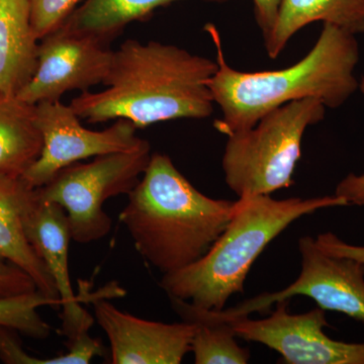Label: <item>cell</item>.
Here are the masks:
<instances>
[{
	"mask_svg": "<svg viewBox=\"0 0 364 364\" xmlns=\"http://www.w3.org/2000/svg\"><path fill=\"white\" fill-rule=\"evenodd\" d=\"M217 70V61L177 46L127 40L114 51L105 90L81 92L70 107L90 123L124 119L136 128L205 119L214 112L208 83Z\"/></svg>",
	"mask_w": 364,
	"mask_h": 364,
	"instance_id": "1",
	"label": "cell"
},
{
	"mask_svg": "<svg viewBox=\"0 0 364 364\" xmlns=\"http://www.w3.org/2000/svg\"><path fill=\"white\" fill-rule=\"evenodd\" d=\"M205 31L217 53L218 70L208 86L223 117L215 128L230 136L248 130L282 105L316 98L329 109H337L358 90L354 71L359 61L355 35L331 23H324L320 37L301 61L280 70L241 72L225 60L221 36L213 23Z\"/></svg>",
	"mask_w": 364,
	"mask_h": 364,
	"instance_id": "2",
	"label": "cell"
},
{
	"mask_svg": "<svg viewBox=\"0 0 364 364\" xmlns=\"http://www.w3.org/2000/svg\"><path fill=\"white\" fill-rule=\"evenodd\" d=\"M236 203L203 195L171 158L154 153L119 219L141 257L167 274L208 253L231 222Z\"/></svg>",
	"mask_w": 364,
	"mask_h": 364,
	"instance_id": "3",
	"label": "cell"
},
{
	"mask_svg": "<svg viewBox=\"0 0 364 364\" xmlns=\"http://www.w3.org/2000/svg\"><path fill=\"white\" fill-rule=\"evenodd\" d=\"M338 196L274 200L269 195L240 198L224 233L200 259L163 274L160 287L168 296L221 311L244 282L254 261L296 220L326 208L346 207Z\"/></svg>",
	"mask_w": 364,
	"mask_h": 364,
	"instance_id": "4",
	"label": "cell"
},
{
	"mask_svg": "<svg viewBox=\"0 0 364 364\" xmlns=\"http://www.w3.org/2000/svg\"><path fill=\"white\" fill-rule=\"evenodd\" d=\"M325 112L316 98L294 100L267 112L252 128L228 136L222 162L227 186L239 198L293 186L305 132Z\"/></svg>",
	"mask_w": 364,
	"mask_h": 364,
	"instance_id": "5",
	"label": "cell"
},
{
	"mask_svg": "<svg viewBox=\"0 0 364 364\" xmlns=\"http://www.w3.org/2000/svg\"><path fill=\"white\" fill-rule=\"evenodd\" d=\"M151 147L146 141L136 149L95 157L62 169L49 183L37 188L41 200L65 210L71 239L80 244L102 240L112 221L105 212L109 198L127 195L136 188L147 169Z\"/></svg>",
	"mask_w": 364,
	"mask_h": 364,
	"instance_id": "6",
	"label": "cell"
},
{
	"mask_svg": "<svg viewBox=\"0 0 364 364\" xmlns=\"http://www.w3.org/2000/svg\"><path fill=\"white\" fill-rule=\"evenodd\" d=\"M36 123L42 134L39 158L21 178L31 188L49 183L62 169L81 160L136 149L146 142L136 136V127L119 119L104 131L85 128L70 105L45 102L35 105Z\"/></svg>",
	"mask_w": 364,
	"mask_h": 364,
	"instance_id": "7",
	"label": "cell"
},
{
	"mask_svg": "<svg viewBox=\"0 0 364 364\" xmlns=\"http://www.w3.org/2000/svg\"><path fill=\"white\" fill-rule=\"evenodd\" d=\"M301 270L291 286L273 294H260L225 310L229 317L267 311L273 304L296 296H309L325 311L345 314L364 323V268L350 258L330 255L318 248L316 239L299 240Z\"/></svg>",
	"mask_w": 364,
	"mask_h": 364,
	"instance_id": "8",
	"label": "cell"
},
{
	"mask_svg": "<svg viewBox=\"0 0 364 364\" xmlns=\"http://www.w3.org/2000/svg\"><path fill=\"white\" fill-rule=\"evenodd\" d=\"M287 299L277 303L274 312L263 320L248 316L228 317L236 337L257 342L279 352L289 364H364V343H346L329 338L326 311L287 312Z\"/></svg>",
	"mask_w": 364,
	"mask_h": 364,
	"instance_id": "9",
	"label": "cell"
},
{
	"mask_svg": "<svg viewBox=\"0 0 364 364\" xmlns=\"http://www.w3.org/2000/svg\"><path fill=\"white\" fill-rule=\"evenodd\" d=\"M112 57L109 45L63 23L41 40L37 70L16 97L36 105L57 102L69 91H88L104 82Z\"/></svg>",
	"mask_w": 364,
	"mask_h": 364,
	"instance_id": "10",
	"label": "cell"
},
{
	"mask_svg": "<svg viewBox=\"0 0 364 364\" xmlns=\"http://www.w3.org/2000/svg\"><path fill=\"white\" fill-rule=\"evenodd\" d=\"M95 320L111 344L114 364H179L191 351L188 323L144 320L119 310L104 298L92 299Z\"/></svg>",
	"mask_w": 364,
	"mask_h": 364,
	"instance_id": "11",
	"label": "cell"
},
{
	"mask_svg": "<svg viewBox=\"0 0 364 364\" xmlns=\"http://www.w3.org/2000/svg\"><path fill=\"white\" fill-rule=\"evenodd\" d=\"M23 226L26 238L44 261L56 284L62 306L60 334L70 343L79 335L90 332L95 318L81 306L82 296H75L72 289L68 265L69 242L72 239L68 218L57 203L41 200L36 188L26 205Z\"/></svg>",
	"mask_w": 364,
	"mask_h": 364,
	"instance_id": "12",
	"label": "cell"
},
{
	"mask_svg": "<svg viewBox=\"0 0 364 364\" xmlns=\"http://www.w3.org/2000/svg\"><path fill=\"white\" fill-rule=\"evenodd\" d=\"M33 191L21 177L0 172V261L30 275L41 293L60 299L51 273L26 238L23 215Z\"/></svg>",
	"mask_w": 364,
	"mask_h": 364,
	"instance_id": "13",
	"label": "cell"
},
{
	"mask_svg": "<svg viewBox=\"0 0 364 364\" xmlns=\"http://www.w3.org/2000/svg\"><path fill=\"white\" fill-rule=\"evenodd\" d=\"M39 39L28 0H0V95L16 97L35 75Z\"/></svg>",
	"mask_w": 364,
	"mask_h": 364,
	"instance_id": "14",
	"label": "cell"
},
{
	"mask_svg": "<svg viewBox=\"0 0 364 364\" xmlns=\"http://www.w3.org/2000/svg\"><path fill=\"white\" fill-rule=\"evenodd\" d=\"M315 21L363 33L364 0H282L272 33L264 39L268 56L277 59L299 30Z\"/></svg>",
	"mask_w": 364,
	"mask_h": 364,
	"instance_id": "15",
	"label": "cell"
},
{
	"mask_svg": "<svg viewBox=\"0 0 364 364\" xmlns=\"http://www.w3.org/2000/svg\"><path fill=\"white\" fill-rule=\"evenodd\" d=\"M168 298L182 322L193 327L191 351L196 364L248 363L250 351L237 343L233 327L222 310H208L184 299Z\"/></svg>",
	"mask_w": 364,
	"mask_h": 364,
	"instance_id": "16",
	"label": "cell"
},
{
	"mask_svg": "<svg viewBox=\"0 0 364 364\" xmlns=\"http://www.w3.org/2000/svg\"><path fill=\"white\" fill-rule=\"evenodd\" d=\"M42 147L35 105L0 95V172L23 176L39 158Z\"/></svg>",
	"mask_w": 364,
	"mask_h": 364,
	"instance_id": "17",
	"label": "cell"
},
{
	"mask_svg": "<svg viewBox=\"0 0 364 364\" xmlns=\"http://www.w3.org/2000/svg\"><path fill=\"white\" fill-rule=\"evenodd\" d=\"M182 0H85L76 7L64 25L87 33L109 45L129 23L145 20L159 7ZM227 2L230 0H203Z\"/></svg>",
	"mask_w": 364,
	"mask_h": 364,
	"instance_id": "18",
	"label": "cell"
},
{
	"mask_svg": "<svg viewBox=\"0 0 364 364\" xmlns=\"http://www.w3.org/2000/svg\"><path fill=\"white\" fill-rule=\"evenodd\" d=\"M61 306V299L50 298L39 291L0 299V326L11 328L33 339H47L52 327L41 317L38 309Z\"/></svg>",
	"mask_w": 364,
	"mask_h": 364,
	"instance_id": "19",
	"label": "cell"
},
{
	"mask_svg": "<svg viewBox=\"0 0 364 364\" xmlns=\"http://www.w3.org/2000/svg\"><path fill=\"white\" fill-rule=\"evenodd\" d=\"M33 32L40 41L65 23L79 0H28Z\"/></svg>",
	"mask_w": 364,
	"mask_h": 364,
	"instance_id": "20",
	"label": "cell"
},
{
	"mask_svg": "<svg viewBox=\"0 0 364 364\" xmlns=\"http://www.w3.org/2000/svg\"><path fill=\"white\" fill-rule=\"evenodd\" d=\"M16 330L0 326V359L6 364H70L68 354L51 358H38L30 355L14 334Z\"/></svg>",
	"mask_w": 364,
	"mask_h": 364,
	"instance_id": "21",
	"label": "cell"
},
{
	"mask_svg": "<svg viewBox=\"0 0 364 364\" xmlns=\"http://www.w3.org/2000/svg\"><path fill=\"white\" fill-rule=\"evenodd\" d=\"M36 291H38L37 286L30 275L11 263L0 261V299Z\"/></svg>",
	"mask_w": 364,
	"mask_h": 364,
	"instance_id": "22",
	"label": "cell"
},
{
	"mask_svg": "<svg viewBox=\"0 0 364 364\" xmlns=\"http://www.w3.org/2000/svg\"><path fill=\"white\" fill-rule=\"evenodd\" d=\"M316 242L318 248L324 252L337 257L350 258L358 261L364 268V246H354L345 243L336 235L330 232L318 235Z\"/></svg>",
	"mask_w": 364,
	"mask_h": 364,
	"instance_id": "23",
	"label": "cell"
},
{
	"mask_svg": "<svg viewBox=\"0 0 364 364\" xmlns=\"http://www.w3.org/2000/svg\"><path fill=\"white\" fill-rule=\"evenodd\" d=\"M364 95V78L359 85ZM335 196L344 198L348 205H364V174L350 173L337 186Z\"/></svg>",
	"mask_w": 364,
	"mask_h": 364,
	"instance_id": "24",
	"label": "cell"
},
{
	"mask_svg": "<svg viewBox=\"0 0 364 364\" xmlns=\"http://www.w3.org/2000/svg\"><path fill=\"white\" fill-rule=\"evenodd\" d=\"M282 0H253L256 21L267 39L272 33Z\"/></svg>",
	"mask_w": 364,
	"mask_h": 364,
	"instance_id": "25",
	"label": "cell"
}]
</instances>
